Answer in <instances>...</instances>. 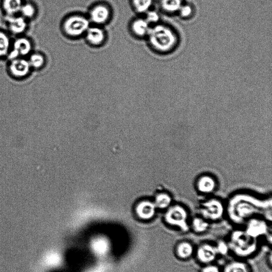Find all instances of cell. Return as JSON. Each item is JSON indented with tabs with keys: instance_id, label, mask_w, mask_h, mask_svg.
<instances>
[{
	"instance_id": "cell-16",
	"label": "cell",
	"mask_w": 272,
	"mask_h": 272,
	"mask_svg": "<svg viewBox=\"0 0 272 272\" xmlns=\"http://www.w3.org/2000/svg\"><path fill=\"white\" fill-rule=\"evenodd\" d=\"M85 35L88 41L93 45L102 44L105 39L104 31L97 26L90 27Z\"/></svg>"
},
{
	"instance_id": "cell-29",
	"label": "cell",
	"mask_w": 272,
	"mask_h": 272,
	"mask_svg": "<svg viewBox=\"0 0 272 272\" xmlns=\"http://www.w3.org/2000/svg\"><path fill=\"white\" fill-rule=\"evenodd\" d=\"M179 11L181 16L184 18L190 16L192 13V8L189 6H182Z\"/></svg>"
},
{
	"instance_id": "cell-11",
	"label": "cell",
	"mask_w": 272,
	"mask_h": 272,
	"mask_svg": "<svg viewBox=\"0 0 272 272\" xmlns=\"http://www.w3.org/2000/svg\"><path fill=\"white\" fill-rule=\"evenodd\" d=\"M242 197L243 198V196ZM243 199V202L239 200V203L235 202L232 205V206L235 205V207H231L233 211L232 212L234 216L238 218V220H244L250 218L258 211L256 207L252 204V201L247 200L246 202L244 198Z\"/></svg>"
},
{
	"instance_id": "cell-28",
	"label": "cell",
	"mask_w": 272,
	"mask_h": 272,
	"mask_svg": "<svg viewBox=\"0 0 272 272\" xmlns=\"http://www.w3.org/2000/svg\"><path fill=\"white\" fill-rule=\"evenodd\" d=\"M159 15L157 12L152 11H148L147 12V15L145 19L150 24L157 22L159 20Z\"/></svg>"
},
{
	"instance_id": "cell-27",
	"label": "cell",
	"mask_w": 272,
	"mask_h": 272,
	"mask_svg": "<svg viewBox=\"0 0 272 272\" xmlns=\"http://www.w3.org/2000/svg\"><path fill=\"white\" fill-rule=\"evenodd\" d=\"M215 247L218 255H226L230 250L228 243L224 241H219Z\"/></svg>"
},
{
	"instance_id": "cell-1",
	"label": "cell",
	"mask_w": 272,
	"mask_h": 272,
	"mask_svg": "<svg viewBox=\"0 0 272 272\" xmlns=\"http://www.w3.org/2000/svg\"><path fill=\"white\" fill-rule=\"evenodd\" d=\"M147 36L151 45L159 51L170 50L177 42L174 32L164 25H157L150 29Z\"/></svg>"
},
{
	"instance_id": "cell-4",
	"label": "cell",
	"mask_w": 272,
	"mask_h": 272,
	"mask_svg": "<svg viewBox=\"0 0 272 272\" xmlns=\"http://www.w3.org/2000/svg\"><path fill=\"white\" fill-rule=\"evenodd\" d=\"M6 68L8 76L16 81L28 79L33 72L28 58H17L8 60Z\"/></svg>"
},
{
	"instance_id": "cell-18",
	"label": "cell",
	"mask_w": 272,
	"mask_h": 272,
	"mask_svg": "<svg viewBox=\"0 0 272 272\" xmlns=\"http://www.w3.org/2000/svg\"><path fill=\"white\" fill-rule=\"evenodd\" d=\"M29 64L33 70L40 71L44 68L46 63V59L43 53L34 51L28 58Z\"/></svg>"
},
{
	"instance_id": "cell-6",
	"label": "cell",
	"mask_w": 272,
	"mask_h": 272,
	"mask_svg": "<svg viewBox=\"0 0 272 272\" xmlns=\"http://www.w3.org/2000/svg\"><path fill=\"white\" fill-rule=\"evenodd\" d=\"M90 27V20L80 15L69 17L65 21L64 24L65 33L71 37H79L85 34Z\"/></svg>"
},
{
	"instance_id": "cell-9",
	"label": "cell",
	"mask_w": 272,
	"mask_h": 272,
	"mask_svg": "<svg viewBox=\"0 0 272 272\" xmlns=\"http://www.w3.org/2000/svg\"><path fill=\"white\" fill-rule=\"evenodd\" d=\"M268 229L266 222L264 220L252 218L247 222L244 232L251 238L256 239L266 234Z\"/></svg>"
},
{
	"instance_id": "cell-30",
	"label": "cell",
	"mask_w": 272,
	"mask_h": 272,
	"mask_svg": "<svg viewBox=\"0 0 272 272\" xmlns=\"http://www.w3.org/2000/svg\"><path fill=\"white\" fill-rule=\"evenodd\" d=\"M201 272H221V271L217 265L209 264L204 266Z\"/></svg>"
},
{
	"instance_id": "cell-15",
	"label": "cell",
	"mask_w": 272,
	"mask_h": 272,
	"mask_svg": "<svg viewBox=\"0 0 272 272\" xmlns=\"http://www.w3.org/2000/svg\"><path fill=\"white\" fill-rule=\"evenodd\" d=\"M13 39L6 31L0 29V60L7 59Z\"/></svg>"
},
{
	"instance_id": "cell-3",
	"label": "cell",
	"mask_w": 272,
	"mask_h": 272,
	"mask_svg": "<svg viewBox=\"0 0 272 272\" xmlns=\"http://www.w3.org/2000/svg\"><path fill=\"white\" fill-rule=\"evenodd\" d=\"M167 209L165 220L168 225L177 227L184 232L189 231L188 213L184 207L179 204L171 205Z\"/></svg>"
},
{
	"instance_id": "cell-22",
	"label": "cell",
	"mask_w": 272,
	"mask_h": 272,
	"mask_svg": "<svg viewBox=\"0 0 272 272\" xmlns=\"http://www.w3.org/2000/svg\"><path fill=\"white\" fill-rule=\"evenodd\" d=\"M172 199L170 194L161 193L156 196L154 204L156 208L161 209L168 208L172 205Z\"/></svg>"
},
{
	"instance_id": "cell-8",
	"label": "cell",
	"mask_w": 272,
	"mask_h": 272,
	"mask_svg": "<svg viewBox=\"0 0 272 272\" xmlns=\"http://www.w3.org/2000/svg\"><path fill=\"white\" fill-rule=\"evenodd\" d=\"M29 21L21 15H17L6 17L7 31L16 37L24 35L29 29Z\"/></svg>"
},
{
	"instance_id": "cell-2",
	"label": "cell",
	"mask_w": 272,
	"mask_h": 272,
	"mask_svg": "<svg viewBox=\"0 0 272 272\" xmlns=\"http://www.w3.org/2000/svg\"><path fill=\"white\" fill-rule=\"evenodd\" d=\"M256 240L249 237L244 231H236L232 233L228 245L235 254L246 257L256 251L257 246Z\"/></svg>"
},
{
	"instance_id": "cell-5",
	"label": "cell",
	"mask_w": 272,
	"mask_h": 272,
	"mask_svg": "<svg viewBox=\"0 0 272 272\" xmlns=\"http://www.w3.org/2000/svg\"><path fill=\"white\" fill-rule=\"evenodd\" d=\"M32 39L25 35L16 37L12 40L10 52L7 60L17 58H28L34 51Z\"/></svg>"
},
{
	"instance_id": "cell-13",
	"label": "cell",
	"mask_w": 272,
	"mask_h": 272,
	"mask_svg": "<svg viewBox=\"0 0 272 272\" xmlns=\"http://www.w3.org/2000/svg\"><path fill=\"white\" fill-rule=\"evenodd\" d=\"M196 186L198 191L201 193L209 194L215 191L217 187V183L213 177L203 175L197 179Z\"/></svg>"
},
{
	"instance_id": "cell-21",
	"label": "cell",
	"mask_w": 272,
	"mask_h": 272,
	"mask_svg": "<svg viewBox=\"0 0 272 272\" xmlns=\"http://www.w3.org/2000/svg\"><path fill=\"white\" fill-rule=\"evenodd\" d=\"M37 14H38V10L36 6L31 3H23L19 12V15L29 21L35 19L38 15Z\"/></svg>"
},
{
	"instance_id": "cell-7",
	"label": "cell",
	"mask_w": 272,
	"mask_h": 272,
	"mask_svg": "<svg viewBox=\"0 0 272 272\" xmlns=\"http://www.w3.org/2000/svg\"><path fill=\"white\" fill-rule=\"evenodd\" d=\"M200 212L202 217L207 221H217L223 216L225 207L220 200L210 199L203 203Z\"/></svg>"
},
{
	"instance_id": "cell-23",
	"label": "cell",
	"mask_w": 272,
	"mask_h": 272,
	"mask_svg": "<svg viewBox=\"0 0 272 272\" xmlns=\"http://www.w3.org/2000/svg\"><path fill=\"white\" fill-rule=\"evenodd\" d=\"M192 229L197 233H203L207 231L209 224L203 217H195L192 221Z\"/></svg>"
},
{
	"instance_id": "cell-12",
	"label": "cell",
	"mask_w": 272,
	"mask_h": 272,
	"mask_svg": "<svg viewBox=\"0 0 272 272\" xmlns=\"http://www.w3.org/2000/svg\"><path fill=\"white\" fill-rule=\"evenodd\" d=\"M110 17V10L106 6L100 5L94 7L90 12V19L93 23L102 24Z\"/></svg>"
},
{
	"instance_id": "cell-26",
	"label": "cell",
	"mask_w": 272,
	"mask_h": 272,
	"mask_svg": "<svg viewBox=\"0 0 272 272\" xmlns=\"http://www.w3.org/2000/svg\"><path fill=\"white\" fill-rule=\"evenodd\" d=\"M161 6L165 11L169 12H176L182 7L181 0H162Z\"/></svg>"
},
{
	"instance_id": "cell-25",
	"label": "cell",
	"mask_w": 272,
	"mask_h": 272,
	"mask_svg": "<svg viewBox=\"0 0 272 272\" xmlns=\"http://www.w3.org/2000/svg\"><path fill=\"white\" fill-rule=\"evenodd\" d=\"M132 4L136 11L145 13L149 11L153 4V0H132Z\"/></svg>"
},
{
	"instance_id": "cell-19",
	"label": "cell",
	"mask_w": 272,
	"mask_h": 272,
	"mask_svg": "<svg viewBox=\"0 0 272 272\" xmlns=\"http://www.w3.org/2000/svg\"><path fill=\"white\" fill-rule=\"evenodd\" d=\"M150 23L145 19H137L131 23V30L133 34L139 37L148 35L150 30Z\"/></svg>"
},
{
	"instance_id": "cell-24",
	"label": "cell",
	"mask_w": 272,
	"mask_h": 272,
	"mask_svg": "<svg viewBox=\"0 0 272 272\" xmlns=\"http://www.w3.org/2000/svg\"><path fill=\"white\" fill-rule=\"evenodd\" d=\"M224 272H251L247 264L241 261H232L229 262L225 267Z\"/></svg>"
},
{
	"instance_id": "cell-14",
	"label": "cell",
	"mask_w": 272,
	"mask_h": 272,
	"mask_svg": "<svg viewBox=\"0 0 272 272\" xmlns=\"http://www.w3.org/2000/svg\"><path fill=\"white\" fill-rule=\"evenodd\" d=\"M23 4L22 0H3L2 10L6 17L17 15Z\"/></svg>"
},
{
	"instance_id": "cell-17",
	"label": "cell",
	"mask_w": 272,
	"mask_h": 272,
	"mask_svg": "<svg viewBox=\"0 0 272 272\" xmlns=\"http://www.w3.org/2000/svg\"><path fill=\"white\" fill-rule=\"evenodd\" d=\"M194 247L193 244L187 241H182L179 242L175 249L177 256L181 259H188L190 258L194 253Z\"/></svg>"
},
{
	"instance_id": "cell-20",
	"label": "cell",
	"mask_w": 272,
	"mask_h": 272,
	"mask_svg": "<svg viewBox=\"0 0 272 272\" xmlns=\"http://www.w3.org/2000/svg\"><path fill=\"white\" fill-rule=\"evenodd\" d=\"M156 208L154 203L149 201H144L138 205L137 212L142 218L149 219L154 216Z\"/></svg>"
},
{
	"instance_id": "cell-10",
	"label": "cell",
	"mask_w": 272,
	"mask_h": 272,
	"mask_svg": "<svg viewBox=\"0 0 272 272\" xmlns=\"http://www.w3.org/2000/svg\"><path fill=\"white\" fill-rule=\"evenodd\" d=\"M196 255L198 261L207 265L211 264L215 260L218 253L215 246L205 243L198 247Z\"/></svg>"
}]
</instances>
